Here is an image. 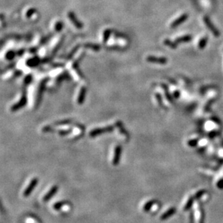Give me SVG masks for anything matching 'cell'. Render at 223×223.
<instances>
[{
  "mask_svg": "<svg viewBox=\"0 0 223 223\" xmlns=\"http://www.w3.org/2000/svg\"><path fill=\"white\" fill-rule=\"evenodd\" d=\"M25 103H26V98H25V96H23L22 98V99L20 100V101L18 103H17V104L14 105V106L12 107V110H13V111H15V110H18V109H20L21 107H22V106H24L25 105Z\"/></svg>",
  "mask_w": 223,
  "mask_h": 223,
  "instance_id": "ba28073f",
  "label": "cell"
},
{
  "mask_svg": "<svg viewBox=\"0 0 223 223\" xmlns=\"http://www.w3.org/2000/svg\"><path fill=\"white\" fill-rule=\"evenodd\" d=\"M147 60L149 62L155 63V64H167V59L165 57H155V56H149L147 58Z\"/></svg>",
  "mask_w": 223,
  "mask_h": 223,
  "instance_id": "277c9868",
  "label": "cell"
},
{
  "mask_svg": "<svg viewBox=\"0 0 223 223\" xmlns=\"http://www.w3.org/2000/svg\"><path fill=\"white\" fill-rule=\"evenodd\" d=\"M188 14H183L181 16H180V17H179L178 19H176V20L174 21V22H173V23L170 25V27H171L172 28H176V27H178L179 25H181L182 23H183L184 22H185V20L188 19Z\"/></svg>",
  "mask_w": 223,
  "mask_h": 223,
  "instance_id": "5b68a950",
  "label": "cell"
},
{
  "mask_svg": "<svg viewBox=\"0 0 223 223\" xmlns=\"http://www.w3.org/2000/svg\"><path fill=\"white\" fill-rule=\"evenodd\" d=\"M204 22L205 25H206L207 28H209V31L212 33L214 35L215 37H220V32L217 30V28L215 26L213 23L212 22V21L210 20V19L207 17V16H204Z\"/></svg>",
  "mask_w": 223,
  "mask_h": 223,
  "instance_id": "6da1fadb",
  "label": "cell"
},
{
  "mask_svg": "<svg viewBox=\"0 0 223 223\" xmlns=\"http://www.w3.org/2000/svg\"><path fill=\"white\" fill-rule=\"evenodd\" d=\"M58 190V187L56 186V185H54V186L52 187L51 188L50 190H49V192L47 193V194L45 195V197H43V201H48L49 199H50L52 197H53V195H54L55 194H56V192Z\"/></svg>",
  "mask_w": 223,
  "mask_h": 223,
  "instance_id": "52a82bcc",
  "label": "cell"
},
{
  "mask_svg": "<svg viewBox=\"0 0 223 223\" xmlns=\"http://www.w3.org/2000/svg\"><path fill=\"white\" fill-rule=\"evenodd\" d=\"M113 127L110 126H109L104 127V128L95 129L92 130V131L90 132V137H95V136L103 134V133L110 132V131H113Z\"/></svg>",
  "mask_w": 223,
  "mask_h": 223,
  "instance_id": "7a4b0ae2",
  "label": "cell"
},
{
  "mask_svg": "<svg viewBox=\"0 0 223 223\" xmlns=\"http://www.w3.org/2000/svg\"><path fill=\"white\" fill-rule=\"evenodd\" d=\"M175 211H176V209H175L174 208H171V209H169L168 211L165 212V213L163 214L162 216H161V219H162V220L166 219V218L168 217L169 216H170V215H173V214H174Z\"/></svg>",
  "mask_w": 223,
  "mask_h": 223,
  "instance_id": "7c38bea8",
  "label": "cell"
},
{
  "mask_svg": "<svg viewBox=\"0 0 223 223\" xmlns=\"http://www.w3.org/2000/svg\"><path fill=\"white\" fill-rule=\"evenodd\" d=\"M70 131H71V130H60V131H59V134H60L61 135H66V134H69V133L70 132Z\"/></svg>",
  "mask_w": 223,
  "mask_h": 223,
  "instance_id": "e0dca14e",
  "label": "cell"
},
{
  "mask_svg": "<svg viewBox=\"0 0 223 223\" xmlns=\"http://www.w3.org/2000/svg\"><path fill=\"white\" fill-rule=\"evenodd\" d=\"M67 204L66 201H59V202L54 204V205H53V209H56V210H58V209H60L61 206H63L64 204Z\"/></svg>",
  "mask_w": 223,
  "mask_h": 223,
  "instance_id": "2e32d148",
  "label": "cell"
},
{
  "mask_svg": "<svg viewBox=\"0 0 223 223\" xmlns=\"http://www.w3.org/2000/svg\"><path fill=\"white\" fill-rule=\"evenodd\" d=\"M164 43L166 45V46H168L169 47H170L171 49H176L177 47V44H176L175 42H172L170 41V40L168 39H165L164 41Z\"/></svg>",
  "mask_w": 223,
  "mask_h": 223,
  "instance_id": "4fadbf2b",
  "label": "cell"
},
{
  "mask_svg": "<svg viewBox=\"0 0 223 223\" xmlns=\"http://www.w3.org/2000/svg\"><path fill=\"white\" fill-rule=\"evenodd\" d=\"M156 96H157V98H158V103H159L160 105H161V101H162V97L160 95V94H156Z\"/></svg>",
  "mask_w": 223,
  "mask_h": 223,
  "instance_id": "ac0fdd59",
  "label": "cell"
},
{
  "mask_svg": "<svg viewBox=\"0 0 223 223\" xmlns=\"http://www.w3.org/2000/svg\"><path fill=\"white\" fill-rule=\"evenodd\" d=\"M208 41V38L207 37H204V38H201L199 42V49H204L205 48V46H206V43Z\"/></svg>",
  "mask_w": 223,
  "mask_h": 223,
  "instance_id": "8fae6325",
  "label": "cell"
},
{
  "mask_svg": "<svg viewBox=\"0 0 223 223\" xmlns=\"http://www.w3.org/2000/svg\"><path fill=\"white\" fill-rule=\"evenodd\" d=\"M155 203V201L154 200H152V201H148L147 203H146V204L144 206V211H145V212H147V211L149 210V209H150L151 207H152V206L153 205V204Z\"/></svg>",
  "mask_w": 223,
  "mask_h": 223,
  "instance_id": "5bb4252c",
  "label": "cell"
},
{
  "mask_svg": "<svg viewBox=\"0 0 223 223\" xmlns=\"http://www.w3.org/2000/svg\"><path fill=\"white\" fill-rule=\"evenodd\" d=\"M121 152H122V147L118 145V146L116 147V149H115L114 157H113V165H117L118 163H119V160H120Z\"/></svg>",
  "mask_w": 223,
  "mask_h": 223,
  "instance_id": "8992f818",
  "label": "cell"
},
{
  "mask_svg": "<svg viewBox=\"0 0 223 223\" xmlns=\"http://www.w3.org/2000/svg\"><path fill=\"white\" fill-rule=\"evenodd\" d=\"M85 90L84 88H82L81 92H80V95H79L78 98V103L79 104H82V102L84 101V98H85Z\"/></svg>",
  "mask_w": 223,
  "mask_h": 223,
  "instance_id": "9a60e30c",
  "label": "cell"
},
{
  "mask_svg": "<svg viewBox=\"0 0 223 223\" xmlns=\"http://www.w3.org/2000/svg\"><path fill=\"white\" fill-rule=\"evenodd\" d=\"M174 95L176 96V98H179V96L180 95V92H179V91H176L174 93Z\"/></svg>",
  "mask_w": 223,
  "mask_h": 223,
  "instance_id": "d6986e66",
  "label": "cell"
},
{
  "mask_svg": "<svg viewBox=\"0 0 223 223\" xmlns=\"http://www.w3.org/2000/svg\"><path fill=\"white\" fill-rule=\"evenodd\" d=\"M69 18H70V20H71L72 21H73V22H72L73 23H74V25H75L76 26H77L78 28H81L82 27V24H80V22H79L78 21H77V19H76V17H75V18H74V15L72 13H69Z\"/></svg>",
  "mask_w": 223,
  "mask_h": 223,
  "instance_id": "30bf717a",
  "label": "cell"
},
{
  "mask_svg": "<svg viewBox=\"0 0 223 223\" xmlns=\"http://www.w3.org/2000/svg\"><path fill=\"white\" fill-rule=\"evenodd\" d=\"M191 41V36L189 35H185L183 36L180 37V38H178L175 41V43L176 44H179L181 43H186V42H189Z\"/></svg>",
  "mask_w": 223,
  "mask_h": 223,
  "instance_id": "9c48e42d",
  "label": "cell"
},
{
  "mask_svg": "<svg viewBox=\"0 0 223 223\" xmlns=\"http://www.w3.org/2000/svg\"><path fill=\"white\" fill-rule=\"evenodd\" d=\"M38 179H36V178H34L33 179L32 181H31V183H29V185H28V186L27 187L26 189H25V191H24V197H28V196L31 194V193L32 192L33 190V188H35V186H36L37 183H38Z\"/></svg>",
  "mask_w": 223,
  "mask_h": 223,
  "instance_id": "3957f363",
  "label": "cell"
}]
</instances>
